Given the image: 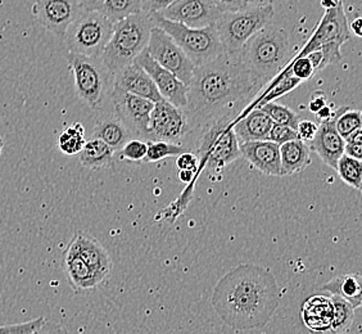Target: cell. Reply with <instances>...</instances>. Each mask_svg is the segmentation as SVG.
I'll return each mask as SVG.
<instances>
[{"mask_svg":"<svg viewBox=\"0 0 362 334\" xmlns=\"http://www.w3.org/2000/svg\"><path fill=\"white\" fill-rule=\"evenodd\" d=\"M264 88L252 77L238 53L223 52L195 66L184 111L192 129L225 116L239 117Z\"/></svg>","mask_w":362,"mask_h":334,"instance_id":"1","label":"cell"},{"mask_svg":"<svg viewBox=\"0 0 362 334\" xmlns=\"http://www.w3.org/2000/svg\"><path fill=\"white\" fill-rule=\"evenodd\" d=\"M211 302L225 326L247 332L270 323L280 306L281 289L270 269L245 263L217 282Z\"/></svg>","mask_w":362,"mask_h":334,"instance_id":"2","label":"cell"},{"mask_svg":"<svg viewBox=\"0 0 362 334\" xmlns=\"http://www.w3.org/2000/svg\"><path fill=\"white\" fill-rule=\"evenodd\" d=\"M239 56L252 77L266 88L292 61L291 38L272 21L247 40Z\"/></svg>","mask_w":362,"mask_h":334,"instance_id":"3","label":"cell"},{"mask_svg":"<svg viewBox=\"0 0 362 334\" xmlns=\"http://www.w3.org/2000/svg\"><path fill=\"white\" fill-rule=\"evenodd\" d=\"M153 26L151 14L143 11L130 14L115 23L111 39L100 56L113 76L127 64L133 63L140 52L146 48Z\"/></svg>","mask_w":362,"mask_h":334,"instance_id":"4","label":"cell"},{"mask_svg":"<svg viewBox=\"0 0 362 334\" xmlns=\"http://www.w3.org/2000/svg\"><path fill=\"white\" fill-rule=\"evenodd\" d=\"M237 117L225 116L211 121L199 127L197 140V157L199 161L198 170L206 168L209 173L223 171L230 163L242 157L239 139L233 130Z\"/></svg>","mask_w":362,"mask_h":334,"instance_id":"5","label":"cell"},{"mask_svg":"<svg viewBox=\"0 0 362 334\" xmlns=\"http://www.w3.org/2000/svg\"><path fill=\"white\" fill-rule=\"evenodd\" d=\"M151 18L154 26L162 28L184 50L194 66L207 62L223 52L215 23L206 28H189L165 18L158 12L151 14Z\"/></svg>","mask_w":362,"mask_h":334,"instance_id":"6","label":"cell"},{"mask_svg":"<svg viewBox=\"0 0 362 334\" xmlns=\"http://www.w3.org/2000/svg\"><path fill=\"white\" fill-rule=\"evenodd\" d=\"M274 13L275 11L272 4L262 7L247 6L238 11L221 13L215 22V26L223 52H240L244 44L253 34L272 21Z\"/></svg>","mask_w":362,"mask_h":334,"instance_id":"7","label":"cell"},{"mask_svg":"<svg viewBox=\"0 0 362 334\" xmlns=\"http://www.w3.org/2000/svg\"><path fill=\"white\" fill-rule=\"evenodd\" d=\"M67 62L74 75L77 97L93 110L100 108L113 88V75L100 57L69 53Z\"/></svg>","mask_w":362,"mask_h":334,"instance_id":"8","label":"cell"},{"mask_svg":"<svg viewBox=\"0 0 362 334\" xmlns=\"http://www.w3.org/2000/svg\"><path fill=\"white\" fill-rule=\"evenodd\" d=\"M115 23L99 11H83L63 36L69 53L100 57L111 39Z\"/></svg>","mask_w":362,"mask_h":334,"instance_id":"9","label":"cell"},{"mask_svg":"<svg viewBox=\"0 0 362 334\" xmlns=\"http://www.w3.org/2000/svg\"><path fill=\"white\" fill-rule=\"evenodd\" d=\"M146 50L163 69L174 74L185 85H189L193 76L194 63L162 28H152Z\"/></svg>","mask_w":362,"mask_h":334,"instance_id":"10","label":"cell"},{"mask_svg":"<svg viewBox=\"0 0 362 334\" xmlns=\"http://www.w3.org/2000/svg\"><path fill=\"white\" fill-rule=\"evenodd\" d=\"M188 116L182 108L170 103L166 99L156 102L148 125V140H165L180 143V140L192 132Z\"/></svg>","mask_w":362,"mask_h":334,"instance_id":"11","label":"cell"},{"mask_svg":"<svg viewBox=\"0 0 362 334\" xmlns=\"http://www.w3.org/2000/svg\"><path fill=\"white\" fill-rule=\"evenodd\" d=\"M108 97L111 99L113 112L133 132L134 138L148 140V125L154 102L119 88H112Z\"/></svg>","mask_w":362,"mask_h":334,"instance_id":"12","label":"cell"},{"mask_svg":"<svg viewBox=\"0 0 362 334\" xmlns=\"http://www.w3.org/2000/svg\"><path fill=\"white\" fill-rule=\"evenodd\" d=\"M351 39V31H349V23L344 11L343 1L339 0L337 6L333 8L325 9V13L321 17L319 25L307 40L306 44L302 47L298 54L296 57H303L313 52L315 49L320 48L321 45L327 42H349Z\"/></svg>","mask_w":362,"mask_h":334,"instance_id":"13","label":"cell"},{"mask_svg":"<svg viewBox=\"0 0 362 334\" xmlns=\"http://www.w3.org/2000/svg\"><path fill=\"white\" fill-rule=\"evenodd\" d=\"M83 12L80 0H35L31 13L49 33L63 38L66 30Z\"/></svg>","mask_w":362,"mask_h":334,"instance_id":"14","label":"cell"},{"mask_svg":"<svg viewBox=\"0 0 362 334\" xmlns=\"http://www.w3.org/2000/svg\"><path fill=\"white\" fill-rule=\"evenodd\" d=\"M158 13L189 28H201L215 23L223 12L212 0H175Z\"/></svg>","mask_w":362,"mask_h":334,"instance_id":"15","label":"cell"},{"mask_svg":"<svg viewBox=\"0 0 362 334\" xmlns=\"http://www.w3.org/2000/svg\"><path fill=\"white\" fill-rule=\"evenodd\" d=\"M134 62L138 63L149 74L163 99H166L179 108H185L188 85H185L175 76L174 74H171L170 71L163 69L160 64L156 62L153 58L149 56L146 48L140 52L139 56L134 59Z\"/></svg>","mask_w":362,"mask_h":334,"instance_id":"16","label":"cell"},{"mask_svg":"<svg viewBox=\"0 0 362 334\" xmlns=\"http://www.w3.org/2000/svg\"><path fill=\"white\" fill-rule=\"evenodd\" d=\"M67 247L75 250L90 266L100 284L110 278L112 272L111 256L97 238L81 230H77Z\"/></svg>","mask_w":362,"mask_h":334,"instance_id":"17","label":"cell"},{"mask_svg":"<svg viewBox=\"0 0 362 334\" xmlns=\"http://www.w3.org/2000/svg\"><path fill=\"white\" fill-rule=\"evenodd\" d=\"M337 110L332 119L320 122L314 139L310 142V149L320 157V160L332 168H337V162L344 154L346 142L335 127Z\"/></svg>","mask_w":362,"mask_h":334,"instance_id":"18","label":"cell"},{"mask_svg":"<svg viewBox=\"0 0 362 334\" xmlns=\"http://www.w3.org/2000/svg\"><path fill=\"white\" fill-rule=\"evenodd\" d=\"M240 154L256 167L259 173L269 176H283L279 144L270 140H252L239 143Z\"/></svg>","mask_w":362,"mask_h":334,"instance_id":"19","label":"cell"},{"mask_svg":"<svg viewBox=\"0 0 362 334\" xmlns=\"http://www.w3.org/2000/svg\"><path fill=\"white\" fill-rule=\"evenodd\" d=\"M113 88H119L121 91L146 98L154 103L163 99L152 77L136 62L127 64L122 70L115 74Z\"/></svg>","mask_w":362,"mask_h":334,"instance_id":"20","label":"cell"},{"mask_svg":"<svg viewBox=\"0 0 362 334\" xmlns=\"http://www.w3.org/2000/svg\"><path fill=\"white\" fill-rule=\"evenodd\" d=\"M300 318L313 332H329L333 324V304L330 297L324 294L308 297L300 307Z\"/></svg>","mask_w":362,"mask_h":334,"instance_id":"21","label":"cell"},{"mask_svg":"<svg viewBox=\"0 0 362 334\" xmlns=\"http://www.w3.org/2000/svg\"><path fill=\"white\" fill-rule=\"evenodd\" d=\"M63 267H64V274L67 277L69 284L76 293L94 289L98 286H100L90 266L86 264L75 250H71L70 247H67L64 250Z\"/></svg>","mask_w":362,"mask_h":334,"instance_id":"22","label":"cell"},{"mask_svg":"<svg viewBox=\"0 0 362 334\" xmlns=\"http://www.w3.org/2000/svg\"><path fill=\"white\" fill-rule=\"evenodd\" d=\"M91 137L103 140L105 144L111 146L113 152H119L127 140L134 138L133 132L115 112H108L98 117Z\"/></svg>","mask_w":362,"mask_h":334,"instance_id":"23","label":"cell"},{"mask_svg":"<svg viewBox=\"0 0 362 334\" xmlns=\"http://www.w3.org/2000/svg\"><path fill=\"white\" fill-rule=\"evenodd\" d=\"M233 124V130L238 139L242 142L267 139V135L272 130V120L261 108L251 110L243 117H238Z\"/></svg>","mask_w":362,"mask_h":334,"instance_id":"24","label":"cell"},{"mask_svg":"<svg viewBox=\"0 0 362 334\" xmlns=\"http://www.w3.org/2000/svg\"><path fill=\"white\" fill-rule=\"evenodd\" d=\"M281 174H298L311 165V149L306 142L293 139L279 146Z\"/></svg>","mask_w":362,"mask_h":334,"instance_id":"25","label":"cell"},{"mask_svg":"<svg viewBox=\"0 0 362 334\" xmlns=\"http://www.w3.org/2000/svg\"><path fill=\"white\" fill-rule=\"evenodd\" d=\"M113 154L111 146L105 144L99 138L91 137L90 139L85 142L83 149L77 154L78 161L83 166L90 170H102L108 168L113 163Z\"/></svg>","mask_w":362,"mask_h":334,"instance_id":"26","label":"cell"},{"mask_svg":"<svg viewBox=\"0 0 362 334\" xmlns=\"http://www.w3.org/2000/svg\"><path fill=\"white\" fill-rule=\"evenodd\" d=\"M321 291L341 296L347 299L355 309L361 306L362 288L360 274H346L332 279L321 287Z\"/></svg>","mask_w":362,"mask_h":334,"instance_id":"27","label":"cell"},{"mask_svg":"<svg viewBox=\"0 0 362 334\" xmlns=\"http://www.w3.org/2000/svg\"><path fill=\"white\" fill-rule=\"evenodd\" d=\"M300 84H302L300 79L292 76L288 69H284L279 74L278 76L272 80V83L267 84L266 88H269V89L259 97V100L252 105V110L261 108L262 105H265L269 102H274L279 98L284 97L288 93L297 89Z\"/></svg>","mask_w":362,"mask_h":334,"instance_id":"28","label":"cell"},{"mask_svg":"<svg viewBox=\"0 0 362 334\" xmlns=\"http://www.w3.org/2000/svg\"><path fill=\"white\" fill-rule=\"evenodd\" d=\"M329 297L333 304V324L330 330L334 333L349 332L355 319V307L341 296L330 294Z\"/></svg>","mask_w":362,"mask_h":334,"instance_id":"29","label":"cell"},{"mask_svg":"<svg viewBox=\"0 0 362 334\" xmlns=\"http://www.w3.org/2000/svg\"><path fill=\"white\" fill-rule=\"evenodd\" d=\"M85 142L84 126L80 122H75L64 129L58 137V149L67 156H75L83 149Z\"/></svg>","mask_w":362,"mask_h":334,"instance_id":"30","label":"cell"},{"mask_svg":"<svg viewBox=\"0 0 362 334\" xmlns=\"http://www.w3.org/2000/svg\"><path fill=\"white\" fill-rule=\"evenodd\" d=\"M339 178L347 185L356 190L362 188V163L361 160L349 157L347 154H341V159L337 162V168Z\"/></svg>","mask_w":362,"mask_h":334,"instance_id":"31","label":"cell"},{"mask_svg":"<svg viewBox=\"0 0 362 334\" xmlns=\"http://www.w3.org/2000/svg\"><path fill=\"white\" fill-rule=\"evenodd\" d=\"M141 11V0H105L102 13L110 21L116 23L126 18L130 14Z\"/></svg>","mask_w":362,"mask_h":334,"instance_id":"32","label":"cell"},{"mask_svg":"<svg viewBox=\"0 0 362 334\" xmlns=\"http://www.w3.org/2000/svg\"><path fill=\"white\" fill-rule=\"evenodd\" d=\"M182 152H185V149L179 143L153 140V142H148L146 159L143 162H160L168 157H176Z\"/></svg>","mask_w":362,"mask_h":334,"instance_id":"33","label":"cell"},{"mask_svg":"<svg viewBox=\"0 0 362 334\" xmlns=\"http://www.w3.org/2000/svg\"><path fill=\"white\" fill-rule=\"evenodd\" d=\"M261 110L269 115V117L272 120L274 124H281V125H288L293 129H297L300 117L296 112L293 111L292 108L276 103L274 100V102H269L265 105H262Z\"/></svg>","mask_w":362,"mask_h":334,"instance_id":"34","label":"cell"},{"mask_svg":"<svg viewBox=\"0 0 362 334\" xmlns=\"http://www.w3.org/2000/svg\"><path fill=\"white\" fill-rule=\"evenodd\" d=\"M361 111L352 110L349 107H341L337 110L335 127L341 137H347L349 134L361 127Z\"/></svg>","mask_w":362,"mask_h":334,"instance_id":"35","label":"cell"},{"mask_svg":"<svg viewBox=\"0 0 362 334\" xmlns=\"http://www.w3.org/2000/svg\"><path fill=\"white\" fill-rule=\"evenodd\" d=\"M146 149H148V142L139 139V138H132L127 140L119 152L121 159L130 162H143L146 159Z\"/></svg>","mask_w":362,"mask_h":334,"instance_id":"36","label":"cell"},{"mask_svg":"<svg viewBox=\"0 0 362 334\" xmlns=\"http://www.w3.org/2000/svg\"><path fill=\"white\" fill-rule=\"evenodd\" d=\"M286 69H288L292 76L300 79L302 83L313 79L315 74H316L313 63L307 56L293 57L292 61L289 62Z\"/></svg>","mask_w":362,"mask_h":334,"instance_id":"37","label":"cell"},{"mask_svg":"<svg viewBox=\"0 0 362 334\" xmlns=\"http://www.w3.org/2000/svg\"><path fill=\"white\" fill-rule=\"evenodd\" d=\"M45 318L40 316L33 321L22 323V324H12V326H4L0 327L1 334H30L36 333L45 326Z\"/></svg>","mask_w":362,"mask_h":334,"instance_id":"38","label":"cell"},{"mask_svg":"<svg viewBox=\"0 0 362 334\" xmlns=\"http://www.w3.org/2000/svg\"><path fill=\"white\" fill-rule=\"evenodd\" d=\"M298 139V134L297 130L293 129L291 126L281 125V124H274L272 130L267 135V140L274 142L276 144H283L289 140Z\"/></svg>","mask_w":362,"mask_h":334,"instance_id":"39","label":"cell"},{"mask_svg":"<svg viewBox=\"0 0 362 334\" xmlns=\"http://www.w3.org/2000/svg\"><path fill=\"white\" fill-rule=\"evenodd\" d=\"M176 167L179 170H190L198 175V167H199V161L197 154L192 152H182V154L176 156Z\"/></svg>","mask_w":362,"mask_h":334,"instance_id":"40","label":"cell"},{"mask_svg":"<svg viewBox=\"0 0 362 334\" xmlns=\"http://www.w3.org/2000/svg\"><path fill=\"white\" fill-rule=\"evenodd\" d=\"M319 125H316L314 121L310 120H300L298 125H297V134H298V139L303 140L306 143H310L314 139L316 132H317Z\"/></svg>","mask_w":362,"mask_h":334,"instance_id":"41","label":"cell"},{"mask_svg":"<svg viewBox=\"0 0 362 334\" xmlns=\"http://www.w3.org/2000/svg\"><path fill=\"white\" fill-rule=\"evenodd\" d=\"M175 0H141V11L148 14L160 12L168 8Z\"/></svg>","mask_w":362,"mask_h":334,"instance_id":"42","label":"cell"},{"mask_svg":"<svg viewBox=\"0 0 362 334\" xmlns=\"http://www.w3.org/2000/svg\"><path fill=\"white\" fill-rule=\"evenodd\" d=\"M327 105V94L322 91H316L311 94L310 97V103H308V110L316 113V112L320 111L321 108L324 105Z\"/></svg>","mask_w":362,"mask_h":334,"instance_id":"43","label":"cell"},{"mask_svg":"<svg viewBox=\"0 0 362 334\" xmlns=\"http://www.w3.org/2000/svg\"><path fill=\"white\" fill-rule=\"evenodd\" d=\"M221 12H233L238 11L242 8L247 7L245 6V0H212Z\"/></svg>","mask_w":362,"mask_h":334,"instance_id":"44","label":"cell"},{"mask_svg":"<svg viewBox=\"0 0 362 334\" xmlns=\"http://www.w3.org/2000/svg\"><path fill=\"white\" fill-rule=\"evenodd\" d=\"M344 154L357 160H362V143H346Z\"/></svg>","mask_w":362,"mask_h":334,"instance_id":"45","label":"cell"},{"mask_svg":"<svg viewBox=\"0 0 362 334\" xmlns=\"http://www.w3.org/2000/svg\"><path fill=\"white\" fill-rule=\"evenodd\" d=\"M105 0H80L83 11H102Z\"/></svg>","mask_w":362,"mask_h":334,"instance_id":"46","label":"cell"},{"mask_svg":"<svg viewBox=\"0 0 362 334\" xmlns=\"http://www.w3.org/2000/svg\"><path fill=\"white\" fill-rule=\"evenodd\" d=\"M315 115H316V119L319 120V122H324V121H327V120L332 119V116L334 115V111H333V108L327 103V105H324V107L321 108L320 111L316 112Z\"/></svg>","mask_w":362,"mask_h":334,"instance_id":"47","label":"cell"},{"mask_svg":"<svg viewBox=\"0 0 362 334\" xmlns=\"http://www.w3.org/2000/svg\"><path fill=\"white\" fill-rule=\"evenodd\" d=\"M349 31L352 34H355L357 38H361L362 36V20L361 17H357L356 20L352 21V23L349 25Z\"/></svg>","mask_w":362,"mask_h":334,"instance_id":"48","label":"cell"},{"mask_svg":"<svg viewBox=\"0 0 362 334\" xmlns=\"http://www.w3.org/2000/svg\"><path fill=\"white\" fill-rule=\"evenodd\" d=\"M195 176H197L195 173L190 171V170H179V179H180L181 183H184L187 185L192 183Z\"/></svg>","mask_w":362,"mask_h":334,"instance_id":"49","label":"cell"},{"mask_svg":"<svg viewBox=\"0 0 362 334\" xmlns=\"http://www.w3.org/2000/svg\"><path fill=\"white\" fill-rule=\"evenodd\" d=\"M274 1H276V0H245V6L262 7V6H267V4H274Z\"/></svg>","mask_w":362,"mask_h":334,"instance_id":"50","label":"cell"},{"mask_svg":"<svg viewBox=\"0 0 362 334\" xmlns=\"http://www.w3.org/2000/svg\"><path fill=\"white\" fill-rule=\"evenodd\" d=\"M321 6L327 9V8H333L334 6H337V1L334 0H321L320 1Z\"/></svg>","mask_w":362,"mask_h":334,"instance_id":"51","label":"cell"},{"mask_svg":"<svg viewBox=\"0 0 362 334\" xmlns=\"http://www.w3.org/2000/svg\"><path fill=\"white\" fill-rule=\"evenodd\" d=\"M3 146H4V140L0 137V156H1V151H3Z\"/></svg>","mask_w":362,"mask_h":334,"instance_id":"52","label":"cell"},{"mask_svg":"<svg viewBox=\"0 0 362 334\" xmlns=\"http://www.w3.org/2000/svg\"><path fill=\"white\" fill-rule=\"evenodd\" d=\"M334 1H337V3H338V1H339V0H334Z\"/></svg>","mask_w":362,"mask_h":334,"instance_id":"53","label":"cell"}]
</instances>
